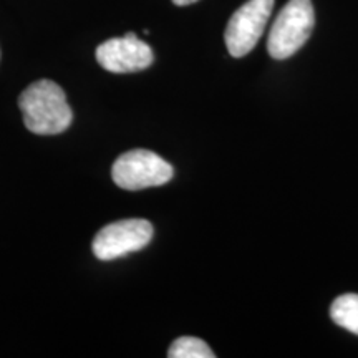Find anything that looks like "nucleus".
<instances>
[{"label": "nucleus", "mask_w": 358, "mask_h": 358, "mask_svg": "<svg viewBox=\"0 0 358 358\" xmlns=\"http://www.w3.org/2000/svg\"><path fill=\"white\" fill-rule=\"evenodd\" d=\"M274 8V0H249L232 13L224 32L226 47L232 57H245L254 50Z\"/></svg>", "instance_id": "obj_4"}, {"label": "nucleus", "mask_w": 358, "mask_h": 358, "mask_svg": "<svg viewBox=\"0 0 358 358\" xmlns=\"http://www.w3.org/2000/svg\"><path fill=\"white\" fill-rule=\"evenodd\" d=\"M151 47L141 42L136 34L128 32L122 38H110L96 48V62L111 73H134L153 64Z\"/></svg>", "instance_id": "obj_6"}, {"label": "nucleus", "mask_w": 358, "mask_h": 358, "mask_svg": "<svg viewBox=\"0 0 358 358\" xmlns=\"http://www.w3.org/2000/svg\"><path fill=\"white\" fill-rule=\"evenodd\" d=\"M198 2V0H173V3H176L178 7H185V6H191V3Z\"/></svg>", "instance_id": "obj_9"}, {"label": "nucleus", "mask_w": 358, "mask_h": 358, "mask_svg": "<svg viewBox=\"0 0 358 358\" xmlns=\"http://www.w3.org/2000/svg\"><path fill=\"white\" fill-rule=\"evenodd\" d=\"M169 358H214L216 353L204 340L196 337H181L174 340L168 352Z\"/></svg>", "instance_id": "obj_8"}, {"label": "nucleus", "mask_w": 358, "mask_h": 358, "mask_svg": "<svg viewBox=\"0 0 358 358\" xmlns=\"http://www.w3.org/2000/svg\"><path fill=\"white\" fill-rule=\"evenodd\" d=\"M153 239V226L145 219H124L108 224L93 239V254L100 261H113L146 248Z\"/></svg>", "instance_id": "obj_5"}, {"label": "nucleus", "mask_w": 358, "mask_h": 358, "mask_svg": "<svg viewBox=\"0 0 358 358\" xmlns=\"http://www.w3.org/2000/svg\"><path fill=\"white\" fill-rule=\"evenodd\" d=\"M174 169L153 151L133 150L115 161L111 176L116 186L127 191L163 186L171 181Z\"/></svg>", "instance_id": "obj_3"}, {"label": "nucleus", "mask_w": 358, "mask_h": 358, "mask_svg": "<svg viewBox=\"0 0 358 358\" xmlns=\"http://www.w3.org/2000/svg\"><path fill=\"white\" fill-rule=\"evenodd\" d=\"M330 317L337 325L358 335V294H345L335 299L330 307Z\"/></svg>", "instance_id": "obj_7"}, {"label": "nucleus", "mask_w": 358, "mask_h": 358, "mask_svg": "<svg viewBox=\"0 0 358 358\" xmlns=\"http://www.w3.org/2000/svg\"><path fill=\"white\" fill-rule=\"evenodd\" d=\"M25 127L35 134H58L70 127L73 113L65 92L52 80H38L19 98Z\"/></svg>", "instance_id": "obj_1"}, {"label": "nucleus", "mask_w": 358, "mask_h": 358, "mask_svg": "<svg viewBox=\"0 0 358 358\" xmlns=\"http://www.w3.org/2000/svg\"><path fill=\"white\" fill-rule=\"evenodd\" d=\"M315 25L312 0H289L272 25L267 40L268 55L275 60L292 57L310 37Z\"/></svg>", "instance_id": "obj_2"}]
</instances>
